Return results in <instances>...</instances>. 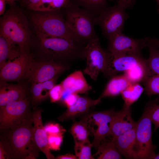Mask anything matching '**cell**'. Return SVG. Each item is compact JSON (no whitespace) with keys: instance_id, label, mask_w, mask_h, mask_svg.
Returning <instances> with one entry per match:
<instances>
[{"instance_id":"cell-1","label":"cell","mask_w":159,"mask_h":159,"mask_svg":"<svg viewBox=\"0 0 159 159\" xmlns=\"http://www.w3.org/2000/svg\"><path fill=\"white\" fill-rule=\"evenodd\" d=\"M29 114L19 125L5 131L4 136L12 150L11 159H36L40 151L34 137L33 122Z\"/></svg>"},{"instance_id":"cell-2","label":"cell","mask_w":159,"mask_h":159,"mask_svg":"<svg viewBox=\"0 0 159 159\" xmlns=\"http://www.w3.org/2000/svg\"><path fill=\"white\" fill-rule=\"evenodd\" d=\"M38 47L45 59L59 61L85 58V47L64 39L48 36L36 31Z\"/></svg>"},{"instance_id":"cell-3","label":"cell","mask_w":159,"mask_h":159,"mask_svg":"<svg viewBox=\"0 0 159 159\" xmlns=\"http://www.w3.org/2000/svg\"><path fill=\"white\" fill-rule=\"evenodd\" d=\"M66 9V24L77 44H87L97 36L94 28L95 17L90 12L75 4Z\"/></svg>"},{"instance_id":"cell-4","label":"cell","mask_w":159,"mask_h":159,"mask_svg":"<svg viewBox=\"0 0 159 159\" xmlns=\"http://www.w3.org/2000/svg\"><path fill=\"white\" fill-rule=\"evenodd\" d=\"M0 33L21 49L27 50L30 34L27 20L20 12L11 10L1 18Z\"/></svg>"},{"instance_id":"cell-5","label":"cell","mask_w":159,"mask_h":159,"mask_svg":"<svg viewBox=\"0 0 159 159\" xmlns=\"http://www.w3.org/2000/svg\"><path fill=\"white\" fill-rule=\"evenodd\" d=\"M58 10L39 12L33 14L31 20L36 31L48 36L63 38L77 44Z\"/></svg>"},{"instance_id":"cell-6","label":"cell","mask_w":159,"mask_h":159,"mask_svg":"<svg viewBox=\"0 0 159 159\" xmlns=\"http://www.w3.org/2000/svg\"><path fill=\"white\" fill-rule=\"evenodd\" d=\"M150 103L146 106L143 113L137 122L135 127V139L133 150L138 159H154L156 146L152 140V122L150 118Z\"/></svg>"},{"instance_id":"cell-7","label":"cell","mask_w":159,"mask_h":159,"mask_svg":"<svg viewBox=\"0 0 159 159\" xmlns=\"http://www.w3.org/2000/svg\"><path fill=\"white\" fill-rule=\"evenodd\" d=\"M114 6L107 8L95 18V24L98 25L102 34L107 39L122 32L128 15L126 9L128 8L125 4L117 1Z\"/></svg>"},{"instance_id":"cell-8","label":"cell","mask_w":159,"mask_h":159,"mask_svg":"<svg viewBox=\"0 0 159 159\" xmlns=\"http://www.w3.org/2000/svg\"><path fill=\"white\" fill-rule=\"evenodd\" d=\"M85 49L87 62L83 73L96 81L100 73L106 72L110 53L102 48L98 36L90 40Z\"/></svg>"},{"instance_id":"cell-9","label":"cell","mask_w":159,"mask_h":159,"mask_svg":"<svg viewBox=\"0 0 159 159\" xmlns=\"http://www.w3.org/2000/svg\"><path fill=\"white\" fill-rule=\"evenodd\" d=\"M115 111L112 109L93 112L86 115L81 120L93 135L92 145L96 149L106 137L112 136L109 124Z\"/></svg>"},{"instance_id":"cell-10","label":"cell","mask_w":159,"mask_h":159,"mask_svg":"<svg viewBox=\"0 0 159 159\" xmlns=\"http://www.w3.org/2000/svg\"><path fill=\"white\" fill-rule=\"evenodd\" d=\"M69 67L60 62L44 59L35 60L32 58L25 78L32 82H43L68 69Z\"/></svg>"},{"instance_id":"cell-11","label":"cell","mask_w":159,"mask_h":159,"mask_svg":"<svg viewBox=\"0 0 159 159\" xmlns=\"http://www.w3.org/2000/svg\"><path fill=\"white\" fill-rule=\"evenodd\" d=\"M28 98L12 102L0 107V130L5 132L20 125L30 113Z\"/></svg>"},{"instance_id":"cell-12","label":"cell","mask_w":159,"mask_h":159,"mask_svg":"<svg viewBox=\"0 0 159 159\" xmlns=\"http://www.w3.org/2000/svg\"><path fill=\"white\" fill-rule=\"evenodd\" d=\"M107 51L112 57L128 53L141 54L142 50L147 46L146 37L136 39L127 36L122 32L108 39Z\"/></svg>"},{"instance_id":"cell-13","label":"cell","mask_w":159,"mask_h":159,"mask_svg":"<svg viewBox=\"0 0 159 159\" xmlns=\"http://www.w3.org/2000/svg\"><path fill=\"white\" fill-rule=\"evenodd\" d=\"M32 57L27 50L21 49L20 56L8 60L0 69V82L18 81L25 76Z\"/></svg>"},{"instance_id":"cell-14","label":"cell","mask_w":159,"mask_h":159,"mask_svg":"<svg viewBox=\"0 0 159 159\" xmlns=\"http://www.w3.org/2000/svg\"><path fill=\"white\" fill-rule=\"evenodd\" d=\"M146 60L141 54L128 53L115 57H112L110 54L104 75L112 77L119 72H124L138 64L145 62Z\"/></svg>"},{"instance_id":"cell-15","label":"cell","mask_w":159,"mask_h":159,"mask_svg":"<svg viewBox=\"0 0 159 159\" xmlns=\"http://www.w3.org/2000/svg\"><path fill=\"white\" fill-rule=\"evenodd\" d=\"M42 111L41 109L34 108L29 114L33 123L34 140L38 148L45 154L47 159H55L51 154L48 146L47 135L42 123Z\"/></svg>"},{"instance_id":"cell-16","label":"cell","mask_w":159,"mask_h":159,"mask_svg":"<svg viewBox=\"0 0 159 159\" xmlns=\"http://www.w3.org/2000/svg\"><path fill=\"white\" fill-rule=\"evenodd\" d=\"M137 122L132 117L130 107L123 105L120 111H115L109 126L112 138L118 136L135 127Z\"/></svg>"},{"instance_id":"cell-17","label":"cell","mask_w":159,"mask_h":159,"mask_svg":"<svg viewBox=\"0 0 159 159\" xmlns=\"http://www.w3.org/2000/svg\"><path fill=\"white\" fill-rule=\"evenodd\" d=\"M135 127L121 135L112 137V139L122 155L127 159H138L133 150Z\"/></svg>"},{"instance_id":"cell-18","label":"cell","mask_w":159,"mask_h":159,"mask_svg":"<svg viewBox=\"0 0 159 159\" xmlns=\"http://www.w3.org/2000/svg\"><path fill=\"white\" fill-rule=\"evenodd\" d=\"M26 89L22 85L0 82V107L10 102L23 100L26 97Z\"/></svg>"},{"instance_id":"cell-19","label":"cell","mask_w":159,"mask_h":159,"mask_svg":"<svg viewBox=\"0 0 159 159\" xmlns=\"http://www.w3.org/2000/svg\"><path fill=\"white\" fill-rule=\"evenodd\" d=\"M101 100L99 98L93 100L86 97L80 96L76 102L67 108L66 111L58 117V119L62 122L74 119L79 115L87 112L92 107L98 104Z\"/></svg>"},{"instance_id":"cell-20","label":"cell","mask_w":159,"mask_h":159,"mask_svg":"<svg viewBox=\"0 0 159 159\" xmlns=\"http://www.w3.org/2000/svg\"><path fill=\"white\" fill-rule=\"evenodd\" d=\"M65 91L78 94H85L92 89L83 73L75 71L67 76L61 83Z\"/></svg>"},{"instance_id":"cell-21","label":"cell","mask_w":159,"mask_h":159,"mask_svg":"<svg viewBox=\"0 0 159 159\" xmlns=\"http://www.w3.org/2000/svg\"><path fill=\"white\" fill-rule=\"evenodd\" d=\"M132 83L124 74L112 77L106 85L99 98L101 100L107 97L118 95Z\"/></svg>"},{"instance_id":"cell-22","label":"cell","mask_w":159,"mask_h":159,"mask_svg":"<svg viewBox=\"0 0 159 159\" xmlns=\"http://www.w3.org/2000/svg\"><path fill=\"white\" fill-rule=\"evenodd\" d=\"M0 33V69L6 62L19 57L21 49Z\"/></svg>"},{"instance_id":"cell-23","label":"cell","mask_w":159,"mask_h":159,"mask_svg":"<svg viewBox=\"0 0 159 159\" xmlns=\"http://www.w3.org/2000/svg\"><path fill=\"white\" fill-rule=\"evenodd\" d=\"M124 74L132 83H139L147 77L154 75L150 69L147 63H140L124 72Z\"/></svg>"},{"instance_id":"cell-24","label":"cell","mask_w":159,"mask_h":159,"mask_svg":"<svg viewBox=\"0 0 159 159\" xmlns=\"http://www.w3.org/2000/svg\"><path fill=\"white\" fill-rule=\"evenodd\" d=\"M99 146L94 156L98 155V159H120L122 155L115 145L112 140L105 138Z\"/></svg>"},{"instance_id":"cell-25","label":"cell","mask_w":159,"mask_h":159,"mask_svg":"<svg viewBox=\"0 0 159 159\" xmlns=\"http://www.w3.org/2000/svg\"><path fill=\"white\" fill-rule=\"evenodd\" d=\"M144 89L139 83L132 84L121 93L124 105L130 107L139 98Z\"/></svg>"},{"instance_id":"cell-26","label":"cell","mask_w":159,"mask_h":159,"mask_svg":"<svg viewBox=\"0 0 159 159\" xmlns=\"http://www.w3.org/2000/svg\"><path fill=\"white\" fill-rule=\"evenodd\" d=\"M76 5H80L94 14H99L107 8L106 0H75Z\"/></svg>"},{"instance_id":"cell-27","label":"cell","mask_w":159,"mask_h":159,"mask_svg":"<svg viewBox=\"0 0 159 159\" xmlns=\"http://www.w3.org/2000/svg\"><path fill=\"white\" fill-rule=\"evenodd\" d=\"M147 42L149 51V57L146 59L147 64L154 74L159 75V48L153 43Z\"/></svg>"},{"instance_id":"cell-28","label":"cell","mask_w":159,"mask_h":159,"mask_svg":"<svg viewBox=\"0 0 159 159\" xmlns=\"http://www.w3.org/2000/svg\"><path fill=\"white\" fill-rule=\"evenodd\" d=\"M74 142H82L88 139L90 132L85 124L81 121L75 122L70 129Z\"/></svg>"},{"instance_id":"cell-29","label":"cell","mask_w":159,"mask_h":159,"mask_svg":"<svg viewBox=\"0 0 159 159\" xmlns=\"http://www.w3.org/2000/svg\"><path fill=\"white\" fill-rule=\"evenodd\" d=\"M74 150L77 159H94L91 155L92 143L88 139L82 142H74Z\"/></svg>"},{"instance_id":"cell-30","label":"cell","mask_w":159,"mask_h":159,"mask_svg":"<svg viewBox=\"0 0 159 159\" xmlns=\"http://www.w3.org/2000/svg\"><path fill=\"white\" fill-rule=\"evenodd\" d=\"M146 94L150 97L153 95H159V75L154 74L146 77L142 81Z\"/></svg>"},{"instance_id":"cell-31","label":"cell","mask_w":159,"mask_h":159,"mask_svg":"<svg viewBox=\"0 0 159 159\" xmlns=\"http://www.w3.org/2000/svg\"><path fill=\"white\" fill-rule=\"evenodd\" d=\"M30 92L32 95V102L34 104L39 102L47 96L44 94V92L49 93L44 90L42 83L32 82Z\"/></svg>"},{"instance_id":"cell-32","label":"cell","mask_w":159,"mask_h":159,"mask_svg":"<svg viewBox=\"0 0 159 159\" xmlns=\"http://www.w3.org/2000/svg\"><path fill=\"white\" fill-rule=\"evenodd\" d=\"M12 150L7 139L1 135L0 140V159L11 158Z\"/></svg>"},{"instance_id":"cell-33","label":"cell","mask_w":159,"mask_h":159,"mask_svg":"<svg viewBox=\"0 0 159 159\" xmlns=\"http://www.w3.org/2000/svg\"><path fill=\"white\" fill-rule=\"evenodd\" d=\"M150 103L151 106L150 118L155 125L154 132L159 127V100H156Z\"/></svg>"},{"instance_id":"cell-34","label":"cell","mask_w":159,"mask_h":159,"mask_svg":"<svg viewBox=\"0 0 159 159\" xmlns=\"http://www.w3.org/2000/svg\"><path fill=\"white\" fill-rule=\"evenodd\" d=\"M65 92L61 84L55 85L49 92V96L51 102H54L60 100Z\"/></svg>"},{"instance_id":"cell-35","label":"cell","mask_w":159,"mask_h":159,"mask_svg":"<svg viewBox=\"0 0 159 159\" xmlns=\"http://www.w3.org/2000/svg\"><path fill=\"white\" fill-rule=\"evenodd\" d=\"M63 135H47L48 145L50 150H59L63 141Z\"/></svg>"},{"instance_id":"cell-36","label":"cell","mask_w":159,"mask_h":159,"mask_svg":"<svg viewBox=\"0 0 159 159\" xmlns=\"http://www.w3.org/2000/svg\"><path fill=\"white\" fill-rule=\"evenodd\" d=\"M47 135H63L65 130L58 123H49L44 126Z\"/></svg>"},{"instance_id":"cell-37","label":"cell","mask_w":159,"mask_h":159,"mask_svg":"<svg viewBox=\"0 0 159 159\" xmlns=\"http://www.w3.org/2000/svg\"><path fill=\"white\" fill-rule=\"evenodd\" d=\"M74 4L72 3V0H53L49 11L59 10L62 7L67 8Z\"/></svg>"},{"instance_id":"cell-38","label":"cell","mask_w":159,"mask_h":159,"mask_svg":"<svg viewBox=\"0 0 159 159\" xmlns=\"http://www.w3.org/2000/svg\"><path fill=\"white\" fill-rule=\"evenodd\" d=\"M65 92L66 93L65 95L64 94L63 95H64L63 101L67 108H68L74 105L80 96L75 93Z\"/></svg>"},{"instance_id":"cell-39","label":"cell","mask_w":159,"mask_h":159,"mask_svg":"<svg viewBox=\"0 0 159 159\" xmlns=\"http://www.w3.org/2000/svg\"><path fill=\"white\" fill-rule=\"evenodd\" d=\"M57 78L58 75L42 82L44 89L49 92L55 85Z\"/></svg>"},{"instance_id":"cell-40","label":"cell","mask_w":159,"mask_h":159,"mask_svg":"<svg viewBox=\"0 0 159 159\" xmlns=\"http://www.w3.org/2000/svg\"><path fill=\"white\" fill-rule=\"evenodd\" d=\"M57 159H77L75 155L72 154H67L64 155L58 156L55 158Z\"/></svg>"},{"instance_id":"cell-41","label":"cell","mask_w":159,"mask_h":159,"mask_svg":"<svg viewBox=\"0 0 159 159\" xmlns=\"http://www.w3.org/2000/svg\"><path fill=\"white\" fill-rule=\"evenodd\" d=\"M6 0H0V15L3 14L5 8Z\"/></svg>"},{"instance_id":"cell-42","label":"cell","mask_w":159,"mask_h":159,"mask_svg":"<svg viewBox=\"0 0 159 159\" xmlns=\"http://www.w3.org/2000/svg\"><path fill=\"white\" fill-rule=\"evenodd\" d=\"M146 39L147 41L151 42L155 45L159 47V40L154 38H152L150 37H146Z\"/></svg>"},{"instance_id":"cell-43","label":"cell","mask_w":159,"mask_h":159,"mask_svg":"<svg viewBox=\"0 0 159 159\" xmlns=\"http://www.w3.org/2000/svg\"><path fill=\"white\" fill-rule=\"evenodd\" d=\"M117 1H120L126 4L128 7L132 6L133 4L134 0H115Z\"/></svg>"},{"instance_id":"cell-44","label":"cell","mask_w":159,"mask_h":159,"mask_svg":"<svg viewBox=\"0 0 159 159\" xmlns=\"http://www.w3.org/2000/svg\"><path fill=\"white\" fill-rule=\"evenodd\" d=\"M27 5L35 4L40 0H24Z\"/></svg>"},{"instance_id":"cell-45","label":"cell","mask_w":159,"mask_h":159,"mask_svg":"<svg viewBox=\"0 0 159 159\" xmlns=\"http://www.w3.org/2000/svg\"><path fill=\"white\" fill-rule=\"evenodd\" d=\"M6 1L9 4H12L16 0H6Z\"/></svg>"},{"instance_id":"cell-46","label":"cell","mask_w":159,"mask_h":159,"mask_svg":"<svg viewBox=\"0 0 159 159\" xmlns=\"http://www.w3.org/2000/svg\"><path fill=\"white\" fill-rule=\"evenodd\" d=\"M154 159H159V153L157 155H156Z\"/></svg>"},{"instance_id":"cell-47","label":"cell","mask_w":159,"mask_h":159,"mask_svg":"<svg viewBox=\"0 0 159 159\" xmlns=\"http://www.w3.org/2000/svg\"><path fill=\"white\" fill-rule=\"evenodd\" d=\"M157 2L158 5V13H159V0H155Z\"/></svg>"},{"instance_id":"cell-48","label":"cell","mask_w":159,"mask_h":159,"mask_svg":"<svg viewBox=\"0 0 159 159\" xmlns=\"http://www.w3.org/2000/svg\"><path fill=\"white\" fill-rule=\"evenodd\" d=\"M158 100H159V97L158 98Z\"/></svg>"}]
</instances>
